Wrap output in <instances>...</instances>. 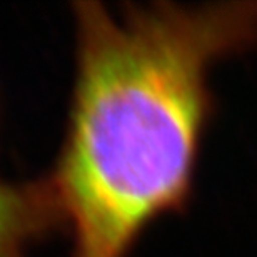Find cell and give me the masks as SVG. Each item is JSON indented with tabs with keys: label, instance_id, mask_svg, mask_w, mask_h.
I'll return each mask as SVG.
<instances>
[{
	"label": "cell",
	"instance_id": "obj_1",
	"mask_svg": "<svg viewBox=\"0 0 257 257\" xmlns=\"http://www.w3.org/2000/svg\"><path fill=\"white\" fill-rule=\"evenodd\" d=\"M74 20V85L47 182L69 257H128L191 200L210 70L257 42V2H77Z\"/></svg>",
	"mask_w": 257,
	"mask_h": 257
},
{
	"label": "cell",
	"instance_id": "obj_2",
	"mask_svg": "<svg viewBox=\"0 0 257 257\" xmlns=\"http://www.w3.org/2000/svg\"><path fill=\"white\" fill-rule=\"evenodd\" d=\"M52 225H60L47 179L17 184L0 179V257H30Z\"/></svg>",
	"mask_w": 257,
	"mask_h": 257
}]
</instances>
